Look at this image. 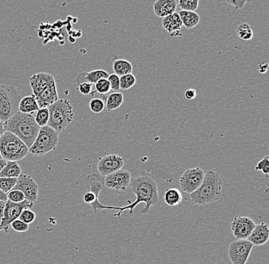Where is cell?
Returning a JSON list of instances; mask_svg holds the SVG:
<instances>
[{
	"label": "cell",
	"mask_w": 269,
	"mask_h": 264,
	"mask_svg": "<svg viewBox=\"0 0 269 264\" xmlns=\"http://www.w3.org/2000/svg\"><path fill=\"white\" fill-rule=\"evenodd\" d=\"M129 187L132 193L136 196V200L133 203L128 201V205L124 206H104L101 203H97L91 206L94 214L97 213L98 210L112 209L118 210L117 213L113 215L114 217L121 218L123 211L129 210L128 213L133 214V209L139 203H145V207L141 211V214H147L149 212L150 208L152 206H157L160 203L159 196V190L156 182L151 175L145 171L137 170L133 169L131 172V181Z\"/></svg>",
	"instance_id": "cell-1"
},
{
	"label": "cell",
	"mask_w": 269,
	"mask_h": 264,
	"mask_svg": "<svg viewBox=\"0 0 269 264\" xmlns=\"http://www.w3.org/2000/svg\"><path fill=\"white\" fill-rule=\"evenodd\" d=\"M4 129L17 136L28 149L33 145L40 130L32 114L20 112H17L4 123Z\"/></svg>",
	"instance_id": "cell-2"
},
{
	"label": "cell",
	"mask_w": 269,
	"mask_h": 264,
	"mask_svg": "<svg viewBox=\"0 0 269 264\" xmlns=\"http://www.w3.org/2000/svg\"><path fill=\"white\" fill-rule=\"evenodd\" d=\"M223 180L217 172L209 170L204 174V180L197 190L189 194L192 203L199 206L214 203L222 194Z\"/></svg>",
	"instance_id": "cell-3"
},
{
	"label": "cell",
	"mask_w": 269,
	"mask_h": 264,
	"mask_svg": "<svg viewBox=\"0 0 269 264\" xmlns=\"http://www.w3.org/2000/svg\"><path fill=\"white\" fill-rule=\"evenodd\" d=\"M48 109L49 111L48 126L52 128L58 133L65 130L72 122L74 110L67 99H58Z\"/></svg>",
	"instance_id": "cell-4"
},
{
	"label": "cell",
	"mask_w": 269,
	"mask_h": 264,
	"mask_svg": "<svg viewBox=\"0 0 269 264\" xmlns=\"http://www.w3.org/2000/svg\"><path fill=\"white\" fill-rule=\"evenodd\" d=\"M28 148L25 143L13 133L4 131L0 137V154L7 161H18L26 157Z\"/></svg>",
	"instance_id": "cell-5"
},
{
	"label": "cell",
	"mask_w": 269,
	"mask_h": 264,
	"mask_svg": "<svg viewBox=\"0 0 269 264\" xmlns=\"http://www.w3.org/2000/svg\"><path fill=\"white\" fill-rule=\"evenodd\" d=\"M21 95L13 86L0 84V120L5 123L19 112Z\"/></svg>",
	"instance_id": "cell-6"
},
{
	"label": "cell",
	"mask_w": 269,
	"mask_h": 264,
	"mask_svg": "<svg viewBox=\"0 0 269 264\" xmlns=\"http://www.w3.org/2000/svg\"><path fill=\"white\" fill-rule=\"evenodd\" d=\"M58 140V133L52 128L48 125L41 127L33 145L28 149V152L34 156L42 157L46 153L56 149Z\"/></svg>",
	"instance_id": "cell-7"
},
{
	"label": "cell",
	"mask_w": 269,
	"mask_h": 264,
	"mask_svg": "<svg viewBox=\"0 0 269 264\" xmlns=\"http://www.w3.org/2000/svg\"><path fill=\"white\" fill-rule=\"evenodd\" d=\"M34 203L29 201L25 200L20 203H15L11 201L7 200L5 203V208H4L3 215L0 222V231H4L8 232L9 226L12 222L20 218L22 210L25 208H32L33 207Z\"/></svg>",
	"instance_id": "cell-8"
},
{
	"label": "cell",
	"mask_w": 269,
	"mask_h": 264,
	"mask_svg": "<svg viewBox=\"0 0 269 264\" xmlns=\"http://www.w3.org/2000/svg\"><path fill=\"white\" fill-rule=\"evenodd\" d=\"M253 248V245L247 239L236 240L231 242L228 255L232 264H246Z\"/></svg>",
	"instance_id": "cell-9"
},
{
	"label": "cell",
	"mask_w": 269,
	"mask_h": 264,
	"mask_svg": "<svg viewBox=\"0 0 269 264\" xmlns=\"http://www.w3.org/2000/svg\"><path fill=\"white\" fill-rule=\"evenodd\" d=\"M204 171L201 168L186 169L179 177L181 190L187 194L192 193L201 185L204 178Z\"/></svg>",
	"instance_id": "cell-10"
},
{
	"label": "cell",
	"mask_w": 269,
	"mask_h": 264,
	"mask_svg": "<svg viewBox=\"0 0 269 264\" xmlns=\"http://www.w3.org/2000/svg\"><path fill=\"white\" fill-rule=\"evenodd\" d=\"M125 160L119 155L109 154L99 159L97 170L101 176L112 174L124 168Z\"/></svg>",
	"instance_id": "cell-11"
},
{
	"label": "cell",
	"mask_w": 269,
	"mask_h": 264,
	"mask_svg": "<svg viewBox=\"0 0 269 264\" xmlns=\"http://www.w3.org/2000/svg\"><path fill=\"white\" fill-rule=\"evenodd\" d=\"M13 189H17L23 192L25 199L35 203L38 200L39 196V186L29 175L21 173L17 178V183Z\"/></svg>",
	"instance_id": "cell-12"
},
{
	"label": "cell",
	"mask_w": 269,
	"mask_h": 264,
	"mask_svg": "<svg viewBox=\"0 0 269 264\" xmlns=\"http://www.w3.org/2000/svg\"><path fill=\"white\" fill-rule=\"evenodd\" d=\"M131 173L125 170H120L104 177V184L108 189L116 191H125L129 187Z\"/></svg>",
	"instance_id": "cell-13"
},
{
	"label": "cell",
	"mask_w": 269,
	"mask_h": 264,
	"mask_svg": "<svg viewBox=\"0 0 269 264\" xmlns=\"http://www.w3.org/2000/svg\"><path fill=\"white\" fill-rule=\"evenodd\" d=\"M255 226L256 224L249 217H236L231 223V230L236 239H247Z\"/></svg>",
	"instance_id": "cell-14"
},
{
	"label": "cell",
	"mask_w": 269,
	"mask_h": 264,
	"mask_svg": "<svg viewBox=\"0 0 269 264\" xmlns=\"http://www.w3.org/2000/svg\"><path fill=\"white\" fill-rule=\"evenodd\" d=\"M29 83L33 92V95L37 96L43 90L56 83L53 75L48 73L41 72L32 75L29 79Z\"/></svg>",
	"instance_id": "cell-15"
},
{
	"label": "cell",
	"mask_w": 269,
	"mask_h": 264,
	"mask_svg": "<svg viewBox=\"0 0 269 264\" xmlns=\"http://www.w3.org/2000/svg\"><path fill=\"white\" fill-rule=\"evenodd\" d=\"M269 239V228L265 222H261L255 226L247 240L251 242L253 246H262L266 245Z\"/></svg>",
	"instance_id": "cell-16"
},
{
	"label": "cell",
	"mask_w": 269,
	"mask_h": 264,
	"mask_svg": "<svg viewBox=\"0 0 269 264\" xmlns=\"http://www.w3.org/2000/svg\"><path fill=\"white\" fill-rule=\"evenodd\" d=\"M162 26L170 34L172 38L182 36L181 32V27L183 26L182 21L178 13H174L170 16H166L162 19Z\"/></svg>",
	"instance_id": "cell-17"
},
{
	"label": "cell",
	"mask_w": 269,
	"mask_h": 264,
	"mask_svg": "<svg viewBox=\"0 0 269 264\" xmlns=\"http://www.w3.org/2000/svg\"><path fill=\"white\" fill-rule=\"evenodd\" d=\"M36 97L39 109L40 108H48L58 100V91H57L56 83L50 86L48 88L43 90L39 95Z\"/></svg>",
	"instance_id": "cell-18"
},
{
	"label": "cell",
	"mask_w": 269,
	"mask_h": 264,
	"mask_svg": "<svg viewBox=\"0 0 269 264\" xmlns=\"http://www.w3.org/2000/svg\"><path fill=\"white\" fill-rule=\"evenodd\" d=\"M177 6L176 0H157L154 2L153 9L158 17L165 18L176 13Z\"/></svg>",
	"instance_id": "cell-19"
},
{
	"label": "cell",
	"mask_w": 269,
	"mask_h": 264,
	"mask_svg": "<svg viewBox=\"0 0 269 264\" xmlns=\"http://www.w3.org/2000/svg\"><path fill=\"white\" fill-rule=\"evenodd\" d=\"M109 75V74L103 70H94L90 72L82 73L79 74L76 79V83L78 85L83 82H87L92 84H95L100 79H107Z\"/></svg>",
	"instance_id": "cell-20"
},
{
	"label": "cell",
	"mask_w": 269,
	"mask_h": 264,
	"mask_svg": "<svg viewBox=\"0 0 269 264\" xmlns=\"http://www.w3.org/2000/svg\"><path fill=\"white\" fill-rule=\"evenodd\" d=\"M85 185H86L87 190L93 192L95 194L96 197L99 199L100 193L105 186L104 177L101 175L97 174V173H92L86 178Z\"/></svg>",
	"instance_id": "cell-21"
},
{
	"label": "cell",
	"mask_w": 269,
	"mask_h": 264,
	"mask_svg": "<svg viewBox=\"0 0 269 264\" xmlns=\"http://www.w3.org/2000/svg\"><path fill=\"white\" fill-rule=\"evenodd\" d=\"M39 110L36 97L32 94L21 99L19 105V112L25 114H32Z\"/></svg>",
	"instance_id": "cell-22"
},
{
	"label": "cell",
	"mask_w": 269,
	"mask_h": 264,
	"mask_svg": "<svg viewBox=\"0 0 269 264\" xmlns=\"http://www.w3.org/2000/svg\"><path fill=\"white\" fill-rule=\"evenodd\" d=\"M182 24L185 28L190 29L198 25L200 21V16L196 12L192 11L181 10L178 12Z\"/></svg>",
	"instance_id": "cell-23"
},
{
	"label": "cell",
	"mask_w": 269,
	"mask_h": 264,
	"mask_svg": "<svg viewBox=\"0 0 269 264\" xmlns=\"http://www.w3.org/2000/svg\"><path fill=\"white\" fill-rule=\"evenodd\" d=\"M183 199V196L181 191L176 188L168 189L164 194V200L167 206H180Z\"/></svg>",
	"instance_id": "cell-24"
},
{
	"label": "cell",
	"mask_w": 269,
	"mask_h": 264,
	"mask_svg": "<svg viewBox=\"0 0 269 264\" xmlns=\"http://www.w3.org/2000/svg\"><path fill=\"white\" fill-rule=\"evenodd\" d=\"M105 107L108 111H113V110H117L120 106L123 105L124 101V97L123 94L119 93V92H115L113 94H109V95L106 96L105 95Z\"/></svg>",
	"instance_id": "cell-25"
},
{
	"label": "cell",
	"mask_w": 269,
	"mask_h": 264,
	"mask_svg": "<svg viewBox=\"0 0 269 264\" xmlns=\"http://www.w3.org/2000/svg\"><path fill=\"white\" fill-rule=\"evenodd\" d=\"M21 173V168L17 161H7L0 172V177L18 178Z\"/></svg>",
	"instance_id": "cell-26"
},
{
	"label": "cell",
	"mask_w": 269,
	"mask_h": 264,
	"mask_svg": "<svg viewBox=\"0 0 269 264\" xmlns=\"http://www.w3.org/2000/svg\"><path fill=\"white\" fill-rule=\"evenodd\" d=\"M113 69L115 74L121 76L125 74H132L133 67L128 60L125 59H117L113 62Z\"/></svg>",
	"instance_id": "cell-27"
},
{
	"label": "cell",
	"mask_w": 269,
	"mask_h": 264,
	"mask_svg": "<svg viewBox=\"0 0 269 264\" xmlns=\"http://www.w3.org/2000/svg\"><path fill=\"white\" fill-rule=\"evenodd\" d=\"M236 35L239 38L243 41H251L253 38V32L247 23H242L236 28Z\"/></svg>",
	"instance_id": "cell-28"
},
{
	"label": "cell",
	"mask_w": 269,
	"mask_h": 264,
	"mask_svg": "<svg viewBox=\"0 0 269 264\" xmlns=\"http://www.w3.org/2000/svg\"><path fill=\"white\" fill-rule=\"evenodd\" d=\"M35 120L40 128L48 125V120H49V111L48 108H40L36 112Z\"/></svg>",
	"instance_id": "cell-29"
},
{
	"label": "cell",
	"mask_w": 269,
	"mask_h": 264,
	"mask_svg": "<svg viewBox=\"0 0 269 264\" xmlns=\"http://www.w3.org/2000/svg\"><path fill=\"white\" fill-rule=\"evenodd\" d=\"M120 89L128 90L132 88L136 83V76L132 74H125L120 77Z\"/></svg>",
	"instance_id": "cell-30"
},
{
	"label": "cell",
	"mask_w": 269,
	"mask_h": 264,
	"mask_svg": "<svg viewBox=\"0 0 269 264\" xmlns=\"http://www.w3.org/2000/svg\"><path fill=\"white\" fill-rule=\"evenodd\" d=\"M17 183V178L0 177V189L5 193L12 190Z\"/></svg>",
	"instance_id": "cell-31"
},
{
	"label": "cell",
	"mask_w": 269,
	"mask_h": 264,
	"mask_svg": "<svg viewBox=\"0 0 269 264\" xmlns=\"http://www.w3.org/2000/svg\"><path fill=\"white\" fill-rule=\"evenodd\" d=\"M199 0H179L178 6L181 10L195 12L198 8Z\"/></svg>",
	"instance_id": "cell-32"
},
{
	"label": "cell",
	"mask_w": 269,
	"mask_h": 264,
	"mask_svg": "<svg viewBox=\"0 0 269 264\" xmlns=\"http://www.w3.org/2000/svg\"><path fill=\"white\" fill-rule=\"evenodd\" d=\"M90 110L95 114H100L105 109V102L102 99L94 98L92 99L89 102Z\"/></svg>",
	"instance_id": "cell-33"
},
{
	"label": "cell",
	"mask_w": 269,
	"mask_h": 264,
	"mask_svg": "<svg viewBox=\"0 0 269 264\" xmlns=\"http://www.w3.org/2000/svg\"><path fill=\"white\" fill-rule=\"evenodd\" d=\"M96 92L101 95H106L110 92V84L107 79H101L95 83Z\"/></svg>",
	"instance_id": "cell-34"
},
{
	"label": "cell",
	"mask_w": 269,
	"mask_h": 264,
	"mask_svg": "<svg viewBox=\"0 0 269 264\" xmlns=\"http://www.w3.org/2000/svg\"><path fill=\"white\" fill-rule=\"evenodd\" d=\"M36 215L34 211H32L30 208H25V209L22 210L21 214H20V218L19 219L22 221L23 222H25V224L30 225L34 221L36 220Z\"/></svg>",
	"instance_id": "cell-35"
},
{
	"label": "cell",
	"mask_w": 269,
	"mask_h": 264,
	"mask_svg": "<svg viewBox=\"0 0 269 264\" xmlns=\"http://www.w3.org/2000/svg\"><path fill=\"white\" fill-rule=\"evenodd\" d=\"M6 194H7L8 200L11 201L13 203H21L25 199V195L23 194V192L20 190H17V189H12Z\"/></svg>",
	"instance_id": "cell-36"
},
{
	"label": "cell",
	"mask_w": 269,
	"mask_h": 264,
	"mask_svg": "<svg viewBox=\"0 0 269 264\" xmlns=\"http://www.w3.org/2000/svg\"><path fill=\"white\" fill-rule=\"evenodd\" d=\"M255 170L262 171L266 176L269 174V156H265L262 160L255 166Z\"/></svg>",
	"instance_id": "cell-37"
},
{
	"label": "cell",
	"mask_w": 269,
	"mask_h": 264,
	"mask_svg": "<svg viewBox=\"0 0 269 264\" xmlns=\"http://www.w3.org/2000/svg\"><path fill=\"white\" fill-rule=\"evenodd\" d=\"M92 88H93V84L87 82L80 83L77 87V90H79L80 93L83 95H93L95 94L96 91L92 92Z\"/></svg>",
	"instance_id": "cell-38"
},
{
	"label": "cell",
	"mask_w": 269,
	"mask_h": 264,
	"mask_svg": "<svg viewBox=\"0 0 269 264\" xmlns=\"http://www.w3.org/2000/svg\"><path fill=\"white\" fill-rule=\"evenodd\" d=\"M13 230L16 232H25L28 231L29 225L25 224L20 219H16L14 222H12L10 225Z\"/></svg>",
	"instance_id": "cell-39"
},
{
	"label": "cell",
	"mask_w": 269,
	"mask_h": 264,
	"mask_svg": "<svg viewBox=\"0 0 269 264\" xmlns=\"http://www.w3.org/2000/svg\"><path fill=\"white\" fill-rule=\"evenodd\" d=\"M107 79L110 84L111 90L117 92L120 90V76L118 75L115 74H110L108 76Z\"/></svg>",
	"instance_id": "cell-40"
},
{
	"label": "cell",
	"mask_w": 269,
	"mask_h": 264,
	"mask_svg": "<svg viewBox=\"0 0 269 264\" xmlns=\"http://www.w3.org/2000/svg\"><path fill=\"white\" fill-rule=\"evenodd\" d=\"M83 202L86 204H93V203H97L99 201L98 198L96 197L95 194L93 192L87 191L86 193L83 195Z\"/></svg>",
	"instance_id": "cell-41"
},
{
	"label": "cell",
	"mask_w": 269,
	"mask_h": 264,
	"mask_svg": "<svg viewBox=\"0 0 269 264\" xmlns=\"http://www.w3.org/2000/svg\"><path fill=\"white\" fill-rule=\"evenodd\" d=\"M227 3L229 5H232L234 6L235 9L236 10H239V9H243L245 5L248 2L249 0H226Z\"/></svg>",
	"instance_id": "cell-42"
},
{
	"label": "cell",
	"mask_w": 269,
	"mask_h": 264,
	"mask_svg": "<svg viewBox=\"0 0 269 264\" xmlns=\"http://www.w3.org/2000/svg\"><path fill=\"white\" fill-rule=\"evenodd\" d=\"M185 96L186 99L192 100V99H195L196 96H197V92L194 89H187L185 91Z\"/></svg>",
	"instance_id": "cell-43"
},
{
	"label": "cell",
	"mask_w": 269,
	"mask_h": 264,
	"mask_svg": "<svg viewBox=\"0 0 269 264\" xmlns=\"http://www.w3.org/2000/svg\"><path fill=\"white\" fill-rule=\"evenodd\" d=\"M258 69H259V71L260 74H266L268 70H269V64H268L267 62L265 63V64H259Z\"/></svg>",
	"instance_id": "cell-44"
},
{
	"label": "cell",
	"mask_w": 269,
	"mask_h": 264,
	"mask_svg": "<svg viewBox=\"0 0 269 264\" xmlns=\"http://www.w3.org/2000/svg\"><path fill=\"white\" fill-rule=\"evenodd\" d=\"M5 203L6 201L0 200V219H2L3 215L4 208H5Z\"/></svg>",
	"instance_id": "cell-45"
},
{
	"label": "cell",
	"mask_w": 269,
	"mask_h": 264,
	"mask_svg": "<svg viewBox=\"0 0 269 264\" xmlns=\"http://www.w3.org/2000/svg\"><path fill=\"white\" fill-rule=\"evenodd\" d=\"M0 200L2 201H7V194L5 193V192H2L1 189H0Z\"/></svg>",
	"instance_id": "cell-46"
},
{
	"label": "cell",
	"mask_w": 269,
	"mask_h": 264,
	"mask_svg": "<svg viewBox=\"0 0 269 264\" xmlns=\"http://www.w3.org/2000/svg\"><path fill=\"white\" fill-rule=\"evenodd\" d=\"M6 163H7V160L5 159H0V172L2 170Z\"/></svg>",
	"instance_id": "cell-47"
},
{
	"label": "cell",
	"mask_w": 269,
	"mask_h": 264,
	"mask_svg": "<svg viewBox=\"0 0 269 264\" xmlns=\"http://www.w3.org/2000/svg\"><path fill=\"white\" fill-rule=\"evenodd\" d=\"M4 131H5V129H4V123L0 120V137L3 134Z\"/></svg>",
	"instance_id": "cell-48"
},
{
	"label": "cell",
	"mask_w": 269,
	"mask_h": 264,
	"mask_svg": "<svg viewBox=\"0 0 269 264\" xmlns=\"http://www.w3.org/2000/svg\"><path fill=\"white\" fill-rule=\"evenodd\" d=\"M0 159H2V157H1V154H0Z\"/></svg>",
	"instance_id": "cell-49"
},
{
	"label": "cell",
	"mask_w": 269,
	"mask_h": 264,
	"mask_svg": "<svg viewBox=\"0 0 269 264\" xmlns=\"http://www.w3.org/2000/svg\"><path fill=\"white\" fill-rule=\"evenodd\" d=\"M0 222H1V219H0Z\"/></svg>",
	"instance_id": "cell-50"
}]
</instances>
